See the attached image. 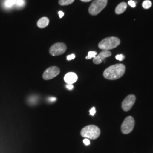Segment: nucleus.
<instances>
[{
  "label": "nucleus",
  "mask_w": 153,
  "mask_h": 153,
  "mask_svg": "<svg viewBox=\"0 0 153 153\" xmlns=\"http://www.w3.org/2000/svg\"><path fill=\"white\" fill-rule=\"evenodd\" d=\"M83 141V143H84V144H85V145H88L90 144V140H89L88 138L84 139Z\"/></svg>",
  "instance_id": "obj_22"
},
{
  "label": "nucleus",
  "mask_w": 153,
  "mask_h": 153,
  "mask_svg": "<svg viewBox=\"0 0 153 153\" xmlns=\"http://www.w3.org/2000/svg\"><path fill=\"white\" fill-rule=\"evenodd\" d=\"M76 57V56L74 54H71V55H68L67 57H66V59L68 61H71L74 59Z\"/></svg>",
  "instance_id": "obj_19"
},
{
  "label": "nucleus",
  "mask_w": 153,
  "mask_h": 153,
  "mask_svg": "<svg viewBox=\"0 0 153 153\" xmlns=\"http://www.w3.org/2000/svg\"><path fill=\"white\" fill-rule=\"evenodd\" d=\"M135 102H136V97L133 94L129 95L124 99L121 104L122 108L124 111L128 112L131 109L133 105L135 103Z\"/></svg>",
  "instance_id": "obj_8"
},
{
  "label": "nucleus",
  "mask_w": 153,
  "mask_h": 153,
  "mask_svg": "<svg viewBox=\"0 0 153 153\" xmlns=\"http://www.w3.org/2000/svg\"><path fill=\"white\" fill-rule=\"evenodd\" d=\"M60 73V69L55 66L47 68L43 74V78L44 80H50L57 76Z\"/></svg>",
  "instance_id": "obj_7"
},
{
  "label": "nucleus",
  "mask_w": 153,
  "mask_h": 153,
  "mask_svg": "<svg viewBox=\"0 0 153 153\" xmlns=\"http://www.w3.org/2000/svg\"><path fill=\"white\" fill-rule=\"evenodd\" d=\"M112 55V53L109 51L102 50L100 53L93 59V62L95 64H100L107 57H109Z\"/></svg>",
  "instance_id": "obj_9"
},
{
  "label": "nucleus",
  "mask_w": 153,
  "mask_h": 153,
  "mask_svg": "<svg viewBox=\"0 0 153 153\" xmlns=\"http://www.w3.org/2000/svg\"><path fill=\"white\" fill-rule=\"evenodd\" d=\"M81 136L90 140H96L100 135V130L97 126L89 125L82 128Z\"/></svg>",
  "instance_id": "obj_2"
},
{
  "label": "nucleus",
  "mask_w": 153,
  "mask_h": 153,
  "mask_svg": "<svg viewBox=\"0 0 153 153\" xmlns=\"http://www.w3.org/2000/svg\"><path fill=\"white\" fill-rule=\"evenodd\" d=\"M116 59L117 60L121 61H123L125 59V56H124V55H122V54L116 55Z\"/></svg>",
  "instance_id": "obj_18"
},
{
  "label": "nucleus",
  "mask_w": 153,
  "mask_h": 153,
  "mask_svg": "<svg viewBox=\"0 0 153 153\" xmlns=\"http://www.w3.org/2000/svg\"><path fill=\"white\" fill-rule=\"evenodd\" d=\"M128 4L131 6V7H133H133H135L136 6V2H135L134 1H133V0L129 1H128Z\"/></svg>",
  "instance_id": "obj_20"
},
{
  "label": "nucleus",
  "mask_w": 153,
  "mask_h": 153,
  "mask_svg": "<svg viewBox=\"0 0 153 153\" xmlns=\"http://www.w3.org/2000/svg\"><path fill=\"white\" fill-rule=\"evenodd\" d=\"M135 125V121L131 116L126 117L121 126V130L123 134H127L131 133Z\"/></svg>",
  "instance_id": "obj_5"
},
{
  "label": "nucleus",
  "mask_w": 153,
  "mask_h": 153,
  "mask_svg": "<svg viewBox=\"0 0 153 153\" xmlns=\"http://www.w3.org/2000/svg\"><path fill=\"white\" fill-rule=\"evenodd\" d=\"M126 71V66L122 64H117L110 66L104 72L103 76L109 80H116L123 76Z\"/></svg>",
  "instance_id": "obj_1"
},
{
  "label": "nucleus",
  "mask_w": 153,
  "mask_h": 153,
  "mask_svg": "<svg viewBox=\"0 0 153 153\" xmlns=\"http://www.w3.org/2000/svg\"><path fill=\"white\" fill-rule=\"evenodd\" d=\"M25 2L24 0H16V3L15 5L18 6V7H22L23 6L25 5Z\"/></svg>",
  "instance_id": "obj_17"
},
{
  "label": "nucleus",
  "mask_w": 153,
  "mask_h": 153,
  "mask_svg": "<svg viewBox=\"0 0 153 153\" xmlns=\"http://www.w3.org/2000/svg\"><path fill=\"white\" fill-rule=\"evenodd\" d=\"M67 49V47L64 43H56L49 48V53L53 56L64 54Z\"/></svg>",
  "instance_id": "obj_6"
},
{
  "label": "nucleus",
  "mask_w": 153,
  "mask_h": 153,
  "mask_svg": "<svg viewBox=\"0 0 153 153\" xmlns=\"http://www.w3.org/2000/svg\"><path fill=\"white\" fill-rule=\"evenodd\" d=\"M120 44V40L117 37H108L102 40L98 44V47L100 49L109 51L114 49Z\"/></svg>",
  "instance_id": "obj_3"
},
{
  "label": "nucleus",
  "mask_w": 153,
  "mask_h": 153,
  "mask_svg": "<svg viewBox=\"0 0 153 153\" xmlns=\"http://www.w3.org/2000/svg\"><path fill=\"white\" fill-rule=\"evenodd\" d=\"M75 0H59V4L61 6L69 5L73 4Z\"/></svg>",
  "instance_id": "obj_13"
},
{
  "label": "nucleus",
  "mask_w": 153,
  "mask_h": 153,
  "mask_svg": "<svg viewBox=\"0 0 153 153\" xmlns=\"http://www.w3.org/2000/svg\"><path fill=\"white\" fill-rule=\"evenodd\" d=\"M97 52H95V51H90L88 52V55L86 57V59L89 60V59H91L92 58H95L97 56Z\"/></svg>",
  "instance_id": "obj_15"
},
{
  "label": "nucleus",
  "mask_w": 153,
  "mask_h": 153,
  "mask_svg": "<svg viewBox=\"0 0 153 153\" xmlns=\"http://www.w3.org/2000/svg\"><path fill=\"white\" fill-rule=\"evenodd\" d=\"M126 8H127V4L126 2H121L116 7L115 13L116 14H121L126 11Z\"/></svg>",
  "instance_id": "obj_12"
},
{
  "label": "nucleus",
  "mask_w": 153,
  "mask_h": 153,
  "mask_svg": "<svg viewBox=\"0 0 153 153\" xmlns=\"http://www.w3.org/2000/svg\"><path fill=\"white\" fill-rule=\"evenodd\" d=\"M16 0H6L5 2V5L7 7H10L16 4Z\"/></svg>",
  "instance_id": "obj_16"
},
{
  "label": "nucleus",
  "mask_w": 153,
  "mask_h": 153,
  "mask_svg": "<svg viewBox=\"0 0 153 153\" xmlns=\"http://www.w3.org/2000/svg\"><path fill=\"white\" fill-rule=\"evenodd\" d=\"M78 80V76L75 73L69 72L66 73L64 76V81L67 84L73 85Z\"/></svg>",
  "instance_id": "obj_10"
},
{
  "label": "nucleus",
  "mask_w": 153,
  "mask_h": 153,
  "mask_svg": "<svg viewBox=\"0 0 153 153\" xmlns=\"http://www.w3.org/2000/svg\"><path fill=\"white\" fill-rule=\"evenodd\" d=\"M58 13H59V16H60V18H62L64 16V13L63 11H59Z\"/></svg>",
  "instance_id": "obj_24"
},
{
  "label": "nucleus",
  "mask_w": 153,
  "mask_h": 153,
  "mask_svg": "<svg viewBox=\"0 0 153 153\" xmlns=\"http://www.w3.org/2000/svg\"><path fill=\"white\" fill-rule=\"evenodd\" d=\"M108 0H94L88 8V12L92 16H97L106 7Z\"/></svg>",
  "instance_id": "obj_4"
},
{
  "label": "nucleus",
  "mask_w": 153,
  "mask_h": 153,
  "mask_svg": "<svg viewBox=\"0 0 153 153\" xmlns=\"http://www.w3.org/2000/svg\"><path fill=\"white\" fill-rule=\"evenodd\" d=\"M152 2L149 0L144 1L142 4V7L145 9H148L150 8L151 6H152Z\"/></svg>",
  "instance_id": "obj_14"
},
{
  "label": "nucleus",
  "mask_w": 153,
  "mask_h": 153,
  "mask_svg": "<svg viewBox=\"0 0 153 153\" xmlns=\"http://www.w3.org/2000/svg\"><path fill=\"white\" fill-rule=\"evenodd\" d=\"M66 88H67L68 90H71L72 89H73L74 86L73 85H69V84H67L66 86Z\"/></svg>",
  "instance_id": "obj_23"
},
{
  "label": "nucleus",
  "mask_w": 153,
  "mask_h": 153,
  "mask_svg": "<svg viewBox=\"0 0 153 153\" xmlns=\"http://www.w3.org/2000/svg\"><path fill=\"white\" fill-rule=\"evenodd\" d=\"M49 23V19L47 17H42L37 22V26L40 28H44L48 26Z\"/></svg>",
  "instance_id": "obj_11"
},
{
  "label": "nucleus",
  "mask_w": 153,
  "mask_h": 153,
  "mask_svg": "<svg viewBox=\"0 0 153 153\" xmlns=\"http://www.w3.org/2000/svg\"><path fill=\"white\" fill-rule=\"evenodd\" d=\"M82 2H90L92 0H81Z\"/></svg>",
  "instance_id": "obj_25"
},
{
  "label": "nucleus",
  "mask_w": 153,
  "mask_h": 153,
  "mask_svg": "<svg viewBox=\"0 0 153 153\" xmlns=\"http://www.w3.org/2000/svg\"><path fill=\"white\" fill-rule=\"evenodd\" d=\"M96 113V109L95 107H93L90 110V115L94 116Z\"/></svg>",
  "instance_id": "obj_21"
}]
</instances>
